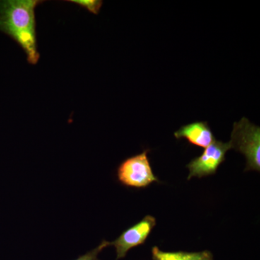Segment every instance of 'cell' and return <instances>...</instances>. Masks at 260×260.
Returning <instances> with one entry per match:
<instances>
[{
    "instance_id": "9c48e42d",
    "label": "cell",
    "mask_w": 260,
    "mask_h": 260,
    "mask_svg": "<svg viewBox=\"0 0 260 260\" xmlns=\"http://www.w3.org/2000/svg\"><path fill=\"white\" fill-rule=\"evenodd\" d=\"M111 245V242H107L106 240H103L102 242L99 244L97 247L95 249H92V250L88 251L83 255L80 256L79 257L77 258L75 260H99L98 258L99 254L102 252L103 249H105L107 246Z\"/></svg>"
},
{
    "instance_id": "ba28073f",
    "label": "cell",
    "mask_w": 260,
    "mask_h": 260,
    "mask_svg": "<svg viewBox=\"0 0 260 260\" xmlns=\"http://www.w3.org/2000/svg\"><path fill=\"white\" fill-rule=\"evenodd\" d=\"M68 2L79 5L95 15L99 14L103 5V1L99 0H71Z\"/></svg>"
},
{
    "instance_id": "7a4b0ae2",
    "label": "cell",
    "mask_w": 260,
    "mask_h": 260,
    "mask_svg": "<svg viewBox=\"0 0 260 260\" xmlns=\"http://www.w3.org/2000/svg\"><path fill=\"white\" fill-rule=\"evenodd\" d=\"M230 143L246 159L245 172L260 171V128L243 117L234 124Z\"/></svg>"
},
{
    "instance_id": "8992f818",
    "label": "cell",
    "mask_w": 260,
    "mask_h": 260,
    "mask_svg": "<svg viewBox=\"0 0 260 260\" xmlns=\"http://www.w3.org/2000/svg\"><path fill=\"white\" fill-rule=\"evenodd\" d=\"M177 139L184 138L191 145L206 148L215 141V137L207 121H195L182 126L174 133Z\"/></svg>"
},
{
    "instance_id": "5b68a950",
    "label": "cell",
    "mask_w": 260,
    "mask_h": 260,
    "mask_svg": "<svg viewBox=\"0 0 260 260\" xmlns=\"http://www.w3.org/2000/svg\"><path fill=\"white\" fill-rule=\"evenodd\" d=\"M155 225V218L148 215L121 233L116 240L111 242V245L114 246L116 249V260L125 257L130 249L144 244Z\"/></svg>"
},
{
    "instance_id": "6da1fadb",
    "label": "cell",
    "mask_w": 260,
    "mask_h": 260,
    "mask_svg": "<svg viewBox=\"0 0 260 260\" xmlns=\"http://www.w3.org/2000/svg\"><path fill=\"white\" fill-rule=\"evenodd\" d=\"M42 3L40 0L0 1V31L18 43L31 64H37L40 58L37 47L35 9Z\"/></svg>"
},
{
    "instance_id": "3957f363",
    "label": "cell",
    "mask_w": 260,
    "mask_h": 260,
    "mask_svg": "<svg viewBox=\"0 0 260 260\" xmlns=\"http://www.w3.org/2000/svg\"><path fill=\"white\" fill-rule=\"evenodd\" d=\"M149 152L150 150L146 149L143 153L129 157L119 164L116 175L122 185L143 189L154 182L160 181L152 169Z\"/></svg>"
},
{
    "instance_id": "277c9868",
    "label": "cell",
    "mask_w": 260,
    "mask_h": 260,
    "mask_svg": "<svg viewBox=\"0 0 260 260\" xmlns=\"http://www.w3.org/2000/svg\"><path fill=\"white\" fill-rule=\"evenodd\" d=\"M232 149L230 142L223 143L215 140L208 148H205L201 155L191 160L186 165L189 174L187 179L191 178H203L215 174L218 167L225 161V154Z\"/></svg>"
},
{
    "instance_id": "52a82bcc",
    "label": "cell",
    "mask_w": 260,
    "mask_h": 260,
    "mask_svg": "<svg viewBox=\"0 0 260 260\" xmlns=\"http://www.w3.org/2000/svg\"><path fill=\"white\" fill-rule=\"evenodd\" d=\"M153 260H213V255L210 251L187 252V251H164L158 246L152 248Z\"/></svg>"
}]
</instances>
